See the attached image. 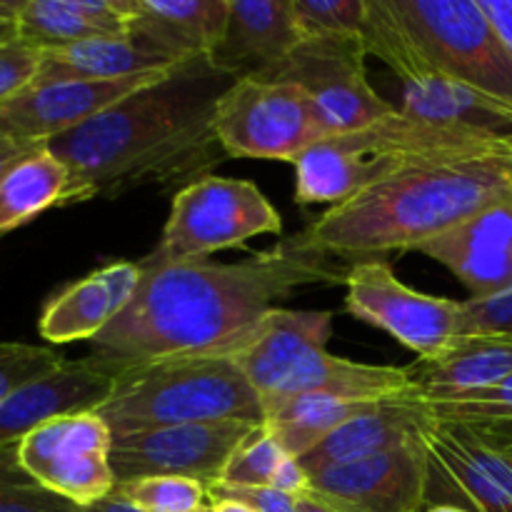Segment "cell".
Returning a JSON list of instances; mask_svg holds the SVG:
<instances>
[{"mask_svg":"<svg viewBox=\"0 0 512 512\" xmlns=\"http://www.w3.org/2000/svg\"><path fill=\"white\" fill-rule=\"evenodd\" d=\"M128 308L90 340L100 368L120 370L175 355L223 350L278 300L345 283L353 265L318 248L305 230L238 263H143Z\"/></svg>","mask_w":512,"mask_h":512,"instance_id":"6da1fadb","label":"cell"},{"mask_svg":"<svg viewBox=\"0 0 512 512\" xmlns=\"http://www.w3.org/2000/svg\"><path fill=\"white\" fill-rule=\"evenodd\" d=\"M223 80L193 60L43 145L70 173L65 205L205 178L225 158L213 123L215 103L233 83Z\"/></svg>","mask_w":512,"mask_h":512,"instance_id":"7a4b0ae2","label":"cell"},{"mask_svg":"<svg viewBox=\"0 0 512 512\" xmlns=\"http://www.w3.org/2000/svg\"><path fill=\"white\" fill-rule=\"evenodd\" d=\"M510 195L512 165L505 158L415 165L333 205L305 233L330 255L360 263L418 250Z\"/></svg>","mask_w":512,"mask_h":512,"instance_id":"3957f363","label":"cell"},{"mask_svg":"<svg viewBox=\"0 0 512 512\" xmlns=\"http://www.w3.org/2000/svg\"><path fill=\"white\" fill-rule=\"evenodd\" d=\"M330 335V310L273 308L218 353L233 360L263 408L298 395L383 403L413 390L410 368L338 358L325 348Z\"/></svg>","mask_w":512,"mask_h":512,"instance_id":"277c9868","label":"cell"},{"mask_svg":"<svg viewBox=\"0 0 512 512\" xmlns=\"http://www.w3.org/2000/svg\"><path fill=\"white\" fill-rule=\"evenodd\" d=\"M95 413L110 433L170 428L215 420L263 423V403L233 360L218 353L160 358L120 370Z\"/></svg>","mask_w":512,"mask_h":512,"instance_id":"5b68a950","label":"cell"},{"mask_svg":"<svg viewBox=\"0 0 512 512\" xmlns=\"http://www.w3.org/2000/svg\"><path fill=\"white\" fill-rule=\"evenodd\" d=\"M420 73L458 83L512 113V53L478 0H388Z\"/></svg>","mask_w":512,"mask_h":512,"instance_id":"8992f818","label":"cell"},{"mask_svg":"<svg viewBox=\"0 0 512 512\" xmlns=\"http://www.w3.org/2000/svg\"><path fill=\"white\" fill-rule=\"evenodd\" d=\"M280 233L283 218L258 185L205 175L175 193L160 243L140 260L153 265L208 260V255L238 248L255 235Z\"/></svg>","mask_w":512,"mask_h":512,"instance_id":"52a82bcc","label":"cell"},{"mask_svg":"<svg viewBox=\"0 0 512 512\" xmlns=\"http://www.w3.org/2000/svg\"><path fill=\"white\" fill-rule=\"evenodd\" d=\"M213 123L223 153L243 160L295 163L333 138L298 85L268 78L233 80L215 103Z\"/></svg>","mask_w":512,"mask_h":512,"instance_id":"ba28073f","label":"cell"},{"mask_svg":"<svg viewBox=\"0 0 512 512\" xmlns=\"http://www.w3.org/2000/svg\"><path fill=\"white\" fill-rule=\"evenodd\" d=\"M345 310L393 335L420 363H440L463 340V300L408 288L385 258L360 260L350 268Z\"/></svg>","mask_w":512,"mask_h":512,"instance_id":"9c48e42d","label":"cell"},{"mask_svg":"<svg viewBox=\"0 0 512 512\" xmlns=\"http://www.w3.org/2000/svg\"><path fill=\"white\" fill-rule=\"evenodd\" d=\"M365 58L368 53L360 35L305 38L288 60L260 78L298 85L328 133L345 135L398 110L373 90Z\"/></svg>","mask_w":512,"mask_h":512,"instance_id":"30bf717a","label":"cell"},{"mask_svg":"<svg viewBox=\"0 0 512 512\" xmlns=\"http://www.w3.org/2000/svg\"><path fill=\"white\" fill-rule=\"evenodd\" d=\"M263 423L215 420V423L170 425L115 435L110 448V468L115 485L140 478H190L213 488L240 445Z\"/></svg>","mask_w":512,"mask_h":512,"instance_id":"8fae6325","label":"cell"},{"mask_svg":"<svg viewBox=\"0 0 512 512\" xmlns=\"http://www.w3.org/2000/svg\"><path fill=\"white\" fill-rule=\"evenodd\" d=\"M113 433L95 410L40 425L18 445V463L35 483L78 508L105 500L115 490L110 468Z\"/></svg>","mask_w":512,"mask_h":512,"instance_id":"7c38bea8","label":"cell"},{"mask_svg":"<svg viewBox=\"0 0 512 512\" xmlns=\"http://www.w3.org/2000/svg\"><path fill=\"white\" fill-rule=\"evenodd\" d=\"M415 438L428 463V503L460 505L470 512H512V453L490 445L470 425L428 415Z\"/></svg>","mask_w":512,"mask_h":512,"instance_id":"4fadbf2b","label":"cell"},{"mask_svg":"<svg viewBox=\"0 0 512 512\" xmlns=\"http://www.w3.org/2000/svg\"><path fill=\"white\" fill-rule=\"evenodd\" d=\"M173 70L133 75V78L123 80L33 83L23 93L0 105V135H8V138L30 145V148H43L58 135L80 128L95 115L123 103L138 90L160 83Z\"/></svg>","mask_w":512,"mask_h":512,"instance_id":"5bb4252c","label":"cell"},{"mask_svg":"<svg viewBox=\"0 0 512 512\" xmlns=\"http://www.w3.org/2000/svg\"><path fill=\"white\" fill-rule=\"evenodd\" d=\"M310 495L335 512H425L428 463L418 438L353 465L308 473Z\"/></svg>","mask_w":512,"mask_h":512,"instance_id":"9a60e30c","label":"cell"},{"mask_svg":"<svg viewBox=\"0 0 512 512\" xmlns=\"http://www.w3.org/2000/svg\"><path fill=\"white\" fill-rule=\"evenodd\" d=\"M418 253L448 268L470 298L512 290V195L435 235Z\"/></svg>","mask_w":512,"mask_h":512,"instance_id":"2e32d148","label":"cell"},{"mask_svg":"<svg viewBox=\"0 0 512 512\" xmlns=\"http://www.w3.org/2000/svg\"><path fill=\"white\" fill-rule=\"evenodd\" d=\"M115 375L93 358L65 360L60 368L23 385L0 403V453L15 450L33 430L55 418L98 410Z\"/></svg>","mask_w":512,"mask_h":512,"instance_id":"e0dca14e","label":"cell"},{"mask_svg":"<svg viewBox=\"0 0 512 512\" xmlns=\"http://www.w3.org/2000/svg\"><path fill=\"white\" fill-rule=\"evenodd\" d=\"M300 43L295 0H230L228 28L205 63L230 80L260 78L288 60Z\"/></svg>","mask_w":512,"mask_h":512,"instance_id":"ac0fdd59","label":"cell"},{"mask_svg":"<svg viewBox=\"0 0 512 512\" xmlns=\"http://www.w3.org/2000/svg\"><path fill=\"white\" fill-rule=\"evenodd\" d=\"M143 270L138 260L110 263L48 300L38 320L43 340L55 345L95 340L133 300Z\"/></svg>","mask_w":512,"mask_h":512,"instance_id":"d6986e66","label":"cell"},{"mask_svg":"<svg viewBox=\"0 0 512 512\" xmlns=\"http://www.w3.org/2000/svg\"><path fill=\"white\" fill-rule=\"evenodd\" d=\"M130 33L150 48L193 63L205 60L228 28L230 0H120Z\"/></svg>","mask_w":512,"mask_h":512,"instance_id":"ffe728a7","label":"cell"},{"mask_svg":"<svg viewBox=\"0 0 512 512\" xmlns=\"http://www.w3.org/2000/svg\"><path fill=\"white\" fill-rule=\"evenodd\" d=\"M295 203L333 205L345 203L383 183L408 165L388 155L365 153L343 135L323 140L295 160Z\"/></svg>","mask_w":512,"mask_h":512,"instance_id":"44dd1931","label":"cell"},{"mask_svg":"<svg viewBox=\"0 0 512 512\" xmlns=\"http://www.w3.org/2000/svg\"><path fill=\"white\" fill-rule=\"evenodd\" d=\"M180 60L150 48L135 35L95 38L63 48L40 50V73L35 83L58 80H123L133 75L163 73L180 68Z\"/></svg>","mask_w":512,"mask_h":512,"instance_id":"7402d4cb","label":"cell"},{"mask_svg":"<svg viewBox=\"0 0 512 512\" xmlns=\"http://www.w3.org/2000/svg\"><path fill=\"white\" fill-rule=\"evenodd\" d=\"M420 423H423V413L410 400H385L333 430L318 448L303 455L298 463L303 465L305 473L360 463V460L375 458L415 440Z\"/></svg>","mask_w":512,"mask_h":512,"instance_id":"603a6c76","label":"cell"},{"mask_svg":"<svg viewBox=\"0 0 512 512\" xmlns=\"http://www.w3.org/2000/svg\"><path fill=\"white\" fill-rule=\"evenodd\" d=\"M130 33L120 0H23L18 13V43L35 50L63 48L95 38Z\"/></svg>","mask_w":512,"mask_h":512,"instance_id":"cb8c5ba5","label":"cell"},{"mask_svg":"<svg viewBox=\"0 0 512 512\" xmlns=\"http://www.w3.org/2000/svg\"><path fill=\"white\" fill-rule=\"evenodd\" d=\"M385 403V400H383ZM373 400H345L333 395H298L263 408V430L290 455L300 460L318 448L333 430L355 415L375 408Z\"/></svg>","mask_w":512,"mask_h":512,"instance_id":"d4e9b609","label":"cell"},{"mask_svg":"<svg viewBox=\"0 0 512 512\" xmlns=\"http://www.w3.org/2000/svg\"><path fill=\"white\" fill-rule=\"evenodd\" d=\"M70 173L48 148L20 158L0 178V235L30 223L55 205H65Z\"/></svg>","mask_w":512,"mask_h":512,"instance_id":"484cf974","label":"cell"},{"mask_svg":"<svg viewBox=\"0 0 512 512\" xmlns=\"http://www.w3.org/2000/svg\"><path fill=\"white\" fill-rule=\"evenodd\" d=\"M400 110L433 123L458 125V128L483 130L493 135L512 133V113L508 108L438 75L405 85V100Z\"/></svg>","mask_w":512,"mask_h":512,"instance_id":"4316f807","label":"cell"},{"mask_svg":"<svg viewBox=\"0 0 512 512\" xmlns=\"http://www.w3.org/2000/svg\"><path fill=\"white\" fill-rule=\"evenodd\" d=\"M113 495L128 500L140 512H193L208 505V488L203 483L173 475L118 483Z\"/></svg>","mask_w":512,"mask_h":512,"instance_id":"83f0119b","label":"cell"},{"mask_svg":"<svg viewBox=\"0 0 512 512\" xmlns=\"http://www.w3.org/2000/svg\"><path fill=\"white\" fill-rule=\"evenodd\" d=\"M408 400V398H405ZM420 413L443 423H463V425H480L495 423V420L512 418V375L503 383L493 388L478 390V393L463 395L453 400H438V403H415L410 400Z\"/></svg>","mask_w":512,"mask_h":512,"instance_id":"f1b7e54d","label":"cell"},{"mask_svg":"<svg viewBox=\"0 0 512 512\" xmlns=\"http://www.w3.org/2000/svg\"><path fill=\"white\" fill-rule=\"evenodd\" d=\"M290 455L270 438L260 425L225 468L223 478L215 485H235V488H270Z\"/></svg>","mask_w":512,"mask_h":512,"instance_id":"f546056e","label":"cell"},{"mask_svg":"<svg viewBox=\"0 0 512 512\" xmlns=\"http://www.w3.org/2000/svg\"><path fill=\"white\" fill-rule=\"evenodd\" d=\"M0 512H80V508L35 483L20 468L15 448L0 453Z\"/></svg>","mask_w":512,"mask_h":512,"instance_id":"4dcf8cb0","label":"cell"},{"mask_svg":"<svg viewBox=\"0 0 512 512\" xmlns=\"http://www.w3.org/2000/svg\"><path fill=\"white\" fill-rule=\"evenodd\" d=\"M295 18L305 38L360 35L368 0H295Z\"/></svg>","mask_w":512,"mask_h":512,"instance_id":"1f68e13d","label":"cell"},{"mask_svg":"<svg viewBox=\"0 0 512 512\" xmlns=\"http://www.w3.org/2000/svg\"><path fill=\"white\" fill-rule=\"evenodd\" d=\"M63 363V355L45 345L0 343V403L23 385L53 373Z\"/></svg>","mask_w":512,"mask_h":512,"instance_id":"d6a6232c","label":"cell"},{"mask_svg":"<svg viewBox=\"0 0 512 512\" xmlns=\"http://www.w3.org/2000/svg\"><path fill=\"white\" fill-rule=\"evenodd\" d=\"M512 333V290L463 300V338Z\"/></svg>","mask_w":512,"mask_h":512,"instance_id":"836d02e7","label":"cell"},{"mask_svg":"<svg viewBox=\"0 0 512 512\" xmlns=\"http://www.w3.org/2000/svg\"><path fill=\"white\" fill-rule=\"evenodd\" d=\"M40 73V50L23 43L0 48V105L35 83Z\"/></svg>","mask_w":512,"mask_h":512,"instance_id":"e575fe53","label":"cell"},{"mask_svg":"<svg viewBox=\"0 0 512 512\" xmlns=\"http://www.w3.org/2000/svg\"><path fill=\"white\" fill-rule=\"evenodd\" d=\"M208 500H235L255 512H300L298 498L280 493L275 488H235V485H213Z\"/></svg>","mask_w":512,"mask_h":512,"instance_id":"d590c367","label":"cell"},{"mask_svg":"<svg viewBox=\"0 0 512 512\" xmlns=\"http://www.w3.org/2000/svg\"><path fill=\"white\" fill-rule=\"evenodd\" d=\"M478 3L512 53V0H478Z\"/></svg>","mask_w":512,"mask_h":512,"instance_id":"8d00e7d4","label":"cell"},{"mask_svg":"<svg viewBox=\"0 0 512 512\" xmlns=\"http://www.w3.org/2000/svg\"><path fill=\"white\" fill-rule=\"evenodd\" d=\"M480 433V438L488 440L495 448L505 450V453H512V418L508 420H495V423H480L470 425Z\"/></svg>","mask_w":512,"mask_h":512,"instance_id":"74e56055","label":"cell"},{"mask_svg":"<svg viewBox=\"0 0 512 512\" xmlns=\"http://www.w3.org/2000/svg\"><path fill=\"white\" fill-rule=\"evenodd\" d=\"M23 0H0V48L18 43V13Z\"/></svg>","mask_w":512,"mask_h":512,"instance_id":"f35d334b","label":"cell"},{"mask_svg":"<svg viewBox=\"0 0 512 512\" xmlns=\"http://www.w3.org/2000/svg\"><path fill=\"white\" fill-rule=\"evenodd\" d=\"M38 148H30V145L18 143V140L8 138V135H0V178L18 163L20 158H25L28 153H33Z\"/></svg>","mask_w":512,"mask_h":512,"instance_id":"ab89813d","label":"cell"},{"mask_svg":"<svg viewBox=\"0 0 512 512\" xmlns=\"http://www.w3.org/2000/svg\"><path fill=\"white\" fill-rule=\"evenodd\" d=\"M80 512H140V510L133 508L128 500L118 498V495H108L105 500H98V503L88 505V508H80Z\"/></svg>","mask_w":512,"mask_h":512,"instance_id":"60d3db41","label":"cell"},{"mask_svg":"<svg viewBox=\"0 0 512 512\" xmlns=\"http://www.w3.org/2000/svg\"><path fill=\"white\" fill-rule=\"evenodd\" d=\"M298 508L300 512H335L328 503H323V500L315 498V495L310 493L298 495Z\"/></svg>","mask_w":512,"mask_h":512,"instance_id":"b9f144b4","label":"cell"},{"mask_svg":"<svg viewBox=\"0 0 512 512\" xmlns=\"http://www.w3.org/2000/svg\"><path fill=\"white\" fill-rule=\"evenodd\" d=\"M210 505H213L215 512H255L248 505L235 503V500H210Z\"/></svg>","mask_w":512,"mask_h":512,"instance_id":"7bdbcfd3","label":"cell"},{"mask_svg":"<svg viewBox=\"0 0 512 512\" xmlns=\"http://www.w3.org/2000/svg\"><path fill=\"white\" fill-rule=\"evenodd\" d=\"M425 512H470L465 508H460V505H450V503H438V505H428V510Z\"/></svg>","mask_w":512,"mask_h":512,"instance_id":"ee69618b","label":"cell"},{"mask_svg":"<svg viewBox=\"0 0 512 512\" xmlns=\"http://www.w3.org/2000/svg\"><path fill=\"white\" fill-rule=\"evenodd\" d=\"M505 158H508V163L512 165V133L505 135Z\"/></svg>","mask_w":512,"mask_h":512,"instance_id":"f6af8a7d","label":"cell"},{"mask_svg":"<svg viewBox=\"0 0 512 512\" xmlns=\"http://www.w3.org/2000/svg\"><path fill=\"white\" fill-rule=\"evenodd\" d=\"M193 512H215V510H213V505L208 503V505H203V508H198V510H193Z\"/></svg>","mask_w":512,"mask_h":512,"instance_id":"bcb514c9","label":"cell"}]
</instances>
